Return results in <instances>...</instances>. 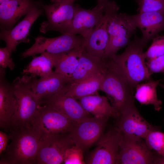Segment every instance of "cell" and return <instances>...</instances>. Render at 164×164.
Here are the masks:
<instances>
[{
	"mask_svg": "<svg viewBox=\"0 0 164 164\" xmlns=\"http://www.w3.org/2000/svg\"><path fill=\"white\" fill-rule=\"evenodd\" d=\"M119 9L115 2L111 1L102 18L89 35L85 38L83 46L87 52L103 60L105 59V51L109 39L108 23L111 16Z\"/></svg>",
	"mask_w": 164,
	"mask_h": 164,
	"instance_id": "10",
	"label": "cell"
},
{
	"mask_svg": "<svg viewBox=\"0 0 164 164\" xmlns=\"http://www.w3.org/2000/svg\"><path fill=\"white\" fill-rule=\"evenodd\" d=\"M159 85L162 88H163L164 89V84L159 83Z\"/></svg>",
	"mask_w": 164,
	"mask_h": 164,
	"instance_id": "39",
	"label": "cell"
},
{
	"mask_svg": "<svg viewBox=\"0 0 164 164\" xmlns=\"http://www.w3.org/2000/svg\"><path fill=\"white\" fill-rule=\"evenodd\" d=\"M10 136L5 132L0 131V154L4 152L8 146Z\"/></svg>",
	"mask_w": 164,
	"mask_h": 164,
	"instance_id": "34",
	"label": "cell"
},
{
	"mask_svg": "<svg viewBox=\"0 0 164 164\" xmlns=\"http://www.w3.org/2000/svg\"><path fill=\"white\" fill-rule=\"evenodd\" d=\"M78 101L87 112L94 117L115 119L119 114L104 96L97 94L89 95L81 98Z\"/></svg>",
	"mask_w": 164,
	"mask_h": 164,
	"instance_id": "23",
	"label": "cell"
},
{
	"mask_svg": "<svg viewBox=\"0 0 164 164\" xmlns=\"http://www.w3.org/2000/svg\"><path fill=\"white\" fill-rule=\"evenodd\" d=\"M37 76L24 75L21 77L40 102L55 94L68 83V79L54 72L51 74L37 79Z\"/></svg>",
	"mask_w": 164,
	"mask_h": 164,
	"instance_id": "17",
	"label": "cell"
},
{
	"mask_svg": "<svg viewBox=\"0 0 164 164\" xmlns=\"http://www.w3.org/2000/svg\"><path fill=\"white\" fill-rule=\"evenodd\" d=\"M10 0H0V4H2L3 3L8 1Z\"/></svg>",
	"mask_w": 164,
	"mask_h": 164,
	"instance_id": "38",
	"label": "cell"
},
{
	"mask_svg": "<svg viewBox=\"0 0 164 164\" xmlns=\"http://www.w3.org/2000/svg\"><path fill=\"white\" fill-rule=\"evenodd\" d=\"M163 74H164V73H163Z\"/></svg>",
	"mask_w": 164,
	"mask_h": 164,
	"instance_id": "40",
	"label": "cell"
},
{
	"mask_svg": "<svg viewBox=\"0 0 164 164\" xmlns=\"http://www.w3.org/2000/svg\"><path fill=\"white\" fill-rule=\"evenodd\" d=\"M115 119V126L121 134L144 139L152 131L160 130V127L153 126L146 121L135 105L119 113Z\"/></svg>",
	"mask_w": 164,
	"mask_h": 164,
	"instance_id": "12",
	"label": "cell"
},
{
	"mask_svg": "<svg viewBox=\"0 0 164 164\" xmlns=\"http://www.w3.org/2000/svg\"><path fill=\"white\" fill-rule=\"evenodd\" d=\"M37 5L32 0H10L1 4V28L10 29L21 17Z\"/></svg>",
	"mask_w": 164,
	"mask_h": 164,
	"instance_id": "20",
	"label": "cell"
},
{
	"mask_svg": "<svg viewBox=\"0 0 164 164\" xmlns=\"http://www.w3.org/2000/svg\"><path fill=\"white\" fill-rule=\"evenodd\" d=\"M126 13L113 14L108 23V41L105 51V59L116 54L121 48L129 43L137 27Z\"/></svg>",
	"mask_w": 164,
	"mask_h": 164,
	"instance_id": "7",
	"label": "cell"
},
{
	"mask_svg": "<svg viewBox=\"0 0 164 164\" xmlns=\"http://www.w3.org/2000/svg\"><path fill=\"white\" fill-rule=\"evenodd\" d=\"M161 80H155L152 78L136 86L134 97L141 104L153 105L155 110L159 111L162 101L157 97L156 88Z\"/></svg>",
	"mask_w": 164,
	"mask_h": 164,
	"instance_id": "26",
	"label": "cell"
},
{
	"mask_svg": "<svg viewBox=\"0 0 164 164\" xmlns=\"http://www.w3.org/2000/svg\"><path fill=\"white\" fill-rule=\"evenodd\" d=\"M78 63L74 71L68 78L67 84L71 85L80 82L96 73L101 72L105 59L91 55L84 49L78 57Z\"/></svg>",
	"mask_w": 164,
	"mask_h": 164,
	"instance_id": "21",
	"label": "cell"
},
{
	"mask_svg": "<svg viewBox=\"0 0 164 164\" xmlns=\"http://www.w3.org/2000/svg\"><path fill=\"white\" fill-rule=\"evenodd\" d=\"M12 53L5 46L0 49V66L5 69L6 67L12 70L15 67V64L11 57Z\"/></svg>",
	"mask_w": 164,
	"mask_h": 164,
	"instance_id": "33",
	"label": "cell"
},
{
	"mask_svg": "<svg viewBox=\"0 0 164 164\" xmlns=\"http://www.w3.org/2000/svg\"><path fill=\"white\" fill-rule=\"evenodd\" d=\"M108 119L94 116L78 123L69 132L74 145L83 152L94 144L104 133Z\"/></svg>",
	"mask_w": 164,
	"mask_h": 164,
	"instance_id": "11",
	"label": "cell"
},
{
	"mask_svg": "<svg viewBox=\"0 0 164 164\" xmlns=\"http://www.w3.org/2000/svg\"><path fill=\"white\" fill-rule=\"evenodd\" d=\"M146 44L142 38L135 36L122 53L111 57L134 89L138 84L151 78L143 52Z\"/></svg>",
	"mask_w": 164,
	"mask_h": 164,
	"instance_id": "3",
	"label": "cell"
},
{
	"mask_svg": "<svg viewBox=\"0 0 164 164\" xmlns=\"http://www.w3.org/2000/svg\"><path fill=\"white\" fill-rule=\"evenodd\" d=\"M145 63L151 75L154 73H164V54L155 58L148 60Z\"/></svg>",
	"mask_w": 164,
	"mask_h": 164,
	"instance_id": "32",
	"label": "cell"
},
{
	"mask_svg": "<svg viewBox=\"0 0 164 164\" xmlns=\"http://www.w3.org/2000/svg\"><path fill=\"white\" fill-rule=\"evenodd\" d=\"M66 84L55 94L41 101L40 105L50 107L71 120L78 122L91 117V114L83 108L78 101L66 94Z\"/></svg>",
	"mask_w": 164,
	"mask_h": 164,
	"instance_id": "14",
	"label": "cell"
},
{
	"mask_svg": "<svg viewBox=\"0 0 164 164\" xmlns=\"http://www.w3.org/2000/svg\"><path fill=\"white\" fill-rule=\"evenodd\" d=\"M78 123L50 107L40 105L31 126L39 132L42 139L54 135L69 132Z\"/></svg>",
	"mask_w": 164,
	"mask_h": 164,
	"instance_id": "6",
	"label": "cell"
},
{
	"mask_svg": "<svg viewBox=\"0 0 164 164\" xmlns=\"http://www.w3.org/2000/svg\"><path fill=\"white\" fill-rule=\"evenodd\" d=\"M121 137V132L115 126L103 133L94 144L95 147L89 154L85 163L117 164Z\"/></svg>",
	"mask_w": 164,
	"mask_h": 164,
	"instance_id": "8",
	"label": "cell"
},
{
	"mask_svg": "<svg viewBox=\"0 0 164 164\" xmlns=\"http://www.w3.org/2000/svg\"><path fill=\"white\" fill-rule=\"evenodd\" d=\"M152 43L147 50L144 52L147 60L152 59L164 54V36H156L152 39Z\"/></svg>",
	"mask_w": 164,
	"mask_h": 164,
	"instance_id": "29",
	"label": "cell"
},
{
	"mask_svg": "<svg viewBox=\"0 0 164 164\" xmlns=\"http://www.w3.org/2000/svg\"><path fill=\"white\" fill-rule=\"evenodd\" d=\"M9 131L11 141L0 163L36 164L42 140L39 132L32 126Z\"/></svg>",
	"mask_w": 164,
	"mask_h": 164,
	"instance_id": "1",
	"label": "cell"
},
{
	"mask_svg": "<svg viewBox=\"0 0 164 164\" xmlns=\"http://www.w3.org/2000/svg\"><path fill=\"white\" fill-rule=\"evenodd\" d=\"M43 11V9L37 5L33 8L13 28L9 30L1 28L0 39L5 42L6 46L11 53L15 50L17 46L21 43L29 42L28 37L31 27Z\"/></svg>",
	"mask_w": 164,
	"mask_h": 164,
	"instance_id": "15",
	"label": "cell"
},
{
	"mask_svg": "<svg viewBox=\"0 0 164 164\" xmlns=\"http://www.w3.org/2000/svg\"><path fill=\"white\" fill-rule=\"evenodd\" d=\"M103 75L99 73L76 83L66 84V94L76 100L82 97L97 94L101 89Z\"/></svg>",
	"mask_w": 164,
	"mask_h": 164,
	"instance_id": "25",
	"label": "cell"
},
{
	"mask_svg": "<svg viewBox=\"0 0 164 164\" xmlns=\"http://www.w3.org/2000/svg\"><path fill=\"white\" fill-rule=\"evenodd\" d=\"M157 164H164V156H160Z\"/></svg>",
	"mask_w": 164,
	"mask_h": 164,
	"instance_id": "36",
	"label": "cell"
},
{
	"mask_svg": "<svg viewBox=\"0 0 164 164\" xmlns=\"http://www.w3.org/2000/svg\"><path fill=\"white\" fill-rule=\"evenodd\" d=\"M83 46L60 53L54 67L55 72L68 78L76 69L78 57L83 50Z\"/></svg>",
	"mask_w": 164,
	"mask_h": 164,
	"instance_id": "27",
	"label": "cell"
},
{
	"mask_svg": "<svg viewBox=\"0 0 164 164\" xmlns=\"http://www.w3.org/2000/svg\"><path fill=\"white\" fill-rule=\"evenodd\" d=\"M83 151L74 145L67 151L64 160V164H85L83 157Z\"/></svg>",
	"mask_w": 164,
	"mask_h": 164,
	"instance_id": "31",
	"label": "cell"
},
{
	"mask_svg": "<svg viewBox=\"0 0 164 164\" xmlns=\"http://www.w3.org/2000/svg\"><path fill=\"white\" fill-rule=\"evenodd\" d=\"M106 8L96 5L92 9H87L76 5L73 18L65 33L79 34L86 38L103 16Z\"/></svg>",
	"mask_w": 164,
	"mask_h": 164,
	"instance_id": "16",
	"label": "cell"
},
{
	"mask_svg": "<svg viewBox=\"0 0 164 164\" xmlns=\"http://www.w3.org/2000/svg\"><path fill=\"white\" fill-rule=\"evenodd\" d=\"M101 91L104 92L118 114L134 105V89L111 57L106 59L101 72Z\"/></svg>",
	"mask_w": 164,
	"mask_h": 164,
	"instance_id": "2",
	"label": "cell"
},
{
	"mask_svg": "<svg viewBox=\"0 0 164 164\" xmlns=\"http://www.w3.org/2000/svg\"><path fill=\"white\" fill-rule=\"evenodd\" d=\"M69 43L66 35L52 38L39 36L35 38V42L30 48L21 54L23 58L37 54L47 53L58 54L67 52Z\"/></svg>",
	"mask_w": 164,
	"mask_h": 164,
	"instance_id": "22",
	"label": "cell"
},
{
	"mask_svg": "<svg viewBox=\"0 0 164 164\" xmlns=\"http://www.w3.org/2000/svg\"><path fill=\"white\" fill-rule=\"evenodd\" d=\"M74 145L69 132L44 138L38 153L36 164L63 163L67 151Z\"/></svg>",
	"mask_w": 164,
	"mask_h": 164,
	"instance_id": "9",
	"label": "cell"
},
{
	"mask_svg": "<svg viewBox=\"0 0 164 164\" xmlns=\"http://www.w3.org/2000/svg\"><path fill=\"white\" fill-rule=\"evenodd\" d=\"M63 0H51V2L53 3L61 1ZM71 0L74 2H75L76 0Z\"/></svg>",
	"mask_w": 164,
	"mask_h": 164,
	"instance_id": "37",
	"label": "cell"
},
{
	"mask_svg": "<svg viewBox=\"0 0 164 164\" xmlns=\"http://www.w3.org/2000/svg\"><path fill=\"white\" fill-rule=\"evenodd\" d=\"M139 13L158 11L164 10V0H135Z\"/></svg>",
	"mask_w": 164,
	"mask_h": 164,
	"instance_id": "30",
	"label": "cell"
},
{
	"mask_svg": "<svg viewBox=\"0 0 164 164\" xmlns=\"http://www.w3.org/2000/svg\"><path fill=\"white\" fill-rule=\"evenodd\" d=\"M60 54L43 53L39 56H32V60L25 67L22 73L40 77L48 76L54 72L52 69L55 67Z\"/></svg>",
	"mask_w": 164,
	"mask_h": 164,
	"instance_id": "24",
	"label": "cell"
},
{
	"mask_svg": "<svg viewBox=\"0 0 164 164\" xmlns=\"http://www.w3.org/2000/svg\"><path fill=\"white\" fill-rule=\"evenodd\" d=\"M74 2L65 0L43 5L47 22L42 27V31L46 32L52 30L59 32L62 34L66 33L73 15Z\"/></svg>",
	"mask_w": 164,
	"mask_h": 164,
	"instance_id": "13",
	"label": "cell"
},
{
	"mask_svg": "<svg viewBox=\"0 0 164 164\" xmlns=\"http://www.w3.org/2000/svg\"><path fill=\"white\" fill-rule=\"evenodd\" d=\"M12 84L17 106L10 130L29 127L40 105V101L21 77H17Z\"/></svg>",
	"mask_w": 164,
	"mask_h": 164,
	"instance_id": "4",
	"label": "cell"
},
{
	"mask_svg": "<svg viewBox=\"0 0 164 164\" xmlns=\"http://www.w3.org/2000/svg\"><path fill=\"white\" fill-rule=\"evenodd\" d=\"M117 164H157L161 155L151 149L143 139L121 134Z\"/></svg>",
	"mask_w": 164,
	"mask_h": 164,
	"instance_id": "5",
	"label": "cell"
},
{
	"mask_svg": "<svg viewBox=\"0 0 164 164\" xmlns=\"http://www.w3.org/2000/svg\"><path fill=\"white\" fill-rule=\"evenodd\" d=\"M128 16L136 27L141 30L142 39L147 44L164 29V10Z\"/></svg>",
	"mask_w": 164,
	"mask_h": 164,
	"instance_id": "19",
	"label": "cell"
},
{
	"mask_svg": "<svg viewBox=\"0 0 164 164\" xmlns=\"http://www.w3.org/2000/svg\"><path fill=\"white\" fill-rule=\"evenodd\" d=\"M144 140L151 149L164 156V133L160 130L153 131L147 135Z\"/></svg>",
	"mask_w": 164,
	"mask_h": 164,
	"instance_id": "28",
	"label": "cell"
},
{
	"mask_svg": "<svg viewBox=\"0 0 164 164\" xmlns=\"http://www.w3.org/2000/svg\"><path fill=\"white\" fill-rule=\"evenodd\" d=\"M111 2L109 0H97V6L99 7H104L106 8Z\"/></svg>",
	"mask_w": 164,
	"mask_h": 164,
	"instance_id": "35",
	"label": "cell"
},
{
	"mask_svg": "<svg viewBox=\"0 0 164 164\" xmlns=\"http://www.w3.org/2000/svg\"><path fill=\"white\" fill-rule=\"evenodd\" d=\"M4 69L0 68V127L9 131L12 117L15 111L17 101L12 84L5 78Z\"/></svg>",
	"mask_w": 164,
	"mask_h": 164,
	"instance_id": "18",
	"label": "cell"
}]
</instances>
